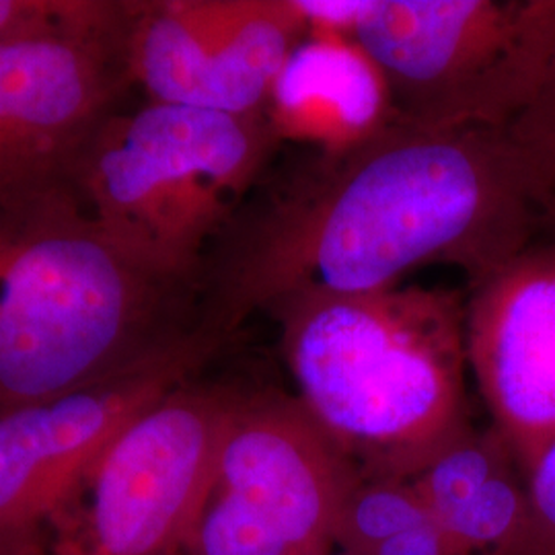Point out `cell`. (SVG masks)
Listing matches in <instances>:
<instances>
[{"instance_id": "5", "label": "cell", "mask_w": 555, "mask_h": 555, "mask_svg": "<svg viewBox=\"0 0 555 555\" xmlns=\"http://www.w3.org/2000/svg\"><path fill=\"white\" fill-rule=\"evenodd\" d=\"M354 40L397 121L504 130L555 43V0H373Z\"/></svg>"}, {"instance_id": "6", "label": "cell", "mask_w": 555, "mask_h": 555, "mask_svg": "<svg viewBox=\"0 0 555 555\" xmlns=\"http://www.w3.org/2000/svg\"><path fill=\"white\" fill-rule=\"evenodd\" d=\"M238 399L188 380L144 410L50 516L48 555H179Z\"/></svg>"}, {"instance_id": "12", "label": "cell", "mask_w": 555, "mask_h": 555, "mask_svg": "<svg viewBox=\"0 0 555 555\" xmlns=\"http://www.w3.org/2000/svg\"><path fill=\"white\" fill-rule=\"evenodd\" d=\"M266 119L278 142L339 153L393 121L383 77L354 38L307 34L272 89Z\"/></svg>"}, {"instance_id": "17", "label": "cell", "mask_w": 555, "mask_h": 555, "mask_svg": "<svg viewBox=\"0 0 555 555\" xmlns=\"http://www.w3.org/2000/svg\"><path fill=\"white\" fill-rule=\"evenodd\" d=\"M525 479L529 494V522L525 539L515 552L555 555V438L537 456Z\"/></svg>"}, {"instance_id": "21", "label": "cell", "mask_w": 555, "mask_h": 555, "mask_svg": "<svg viewBox=\"0 0 555 555\" xmlns=\"http://www.w3.org/2000/svg\"><path fill=\"white\" fill-rule=\"evenodd\" d=\"M330 555H348V554H344V552H337V550H336V552H334V554H330Z\"/></svg>"}, {"instance_id": "15", "label": "cell", "mask_w": 555, "mask_h": 555, "mask_svg": "<svg viewBox=\"0 0 555 555\" xmlns=\"http://www.w3.org/2000/svg\"><path fill=\"white\" fill-rule=\"evenodd\" d=\"M130 9L95 0H0V43L73 41L103 46Z\"/></svg>"}, {"instance_id": "13", "label": "cell", "mask_w": 555, "mask_h": 555, "mask_svg": "<svg viewBox=\"0 0 555 555\" xmlns=\"http://www.w3.org/2000/svg\"><path fill=\"white\" fill-rule=\"evenodd\" d=\"M455 555L516 550L529 522L527 479L494 428L472 424L440 444L412 476Z\"/></svg>"}, {"instance_id": "3", "label": "cell", "mask_w": 555, "mask_h": 555, "mask_svg": "<svg viewBox=\"0 0 555 555\" xmlns=\"http://www.w3.org/2000/svg\"><path fill=\"white\" fill-rule=\"evenodd\" d=\"M188 286L126 254L68 181L0 198V412L91 385L188 336L160 327Z\"/></svg>"}, {"instance_id": "1", "label": "cell", "mask_w": 555, "mask_h": 555, "mask_svg": "<svg viewBox=\"0 0 555 555\" xmlns=\"http://www.w3.org/2000/svg\"><path fill=\"white\" fill-rule=\"evenodd\" d=\"M545 237L500 130H433L393 119L339 153H311L235 224L208 272L198 327L220 344L298 293H373L424 266L469 286Z\"/></svg>"}, {"instance_id": "10", "label": "cell", "mask_w": 555, "mask_h": 555, "mask_svg": "<svg viewBox=\"0 0 555 555\" xmlns=\"http://www.w3.org/2000/svg\"><path fill=\"white\" fill-rule=\"evenodd\" d=\"M469 288L467 366L527 477L555 438V238H537Z\"/></svg>"}, {"instance_id": "16", "label": "cell", "mask_w": 555, "mask_h": 555, "mask_svg": "<svg viewBox=\"0 0 555 555\" xmlns=\"http://www.w3.org/2000/svg\"><path fill=\"white\" fill-rule=\"evenodd\" d=\"M502 134L531 185L545 237L555 238V43L529 100Z\"/></svg>"}, {"instance_id": "19", "label": "cell", "mask_w": 555, "mask_h": 555, "mask_svg": "<svg viewBox=\"0 0 555 555\" xmlns=\"http://www.w3.org/2000/svg\"><path fill=\"white\" fill-rule=\"evenodd\" d=\"M0 555H48L46 547H0Z\"/></svg>"}, {"instance_id": "2", "label": "cell", "mask_w": 555, "mask_h": 555, "mask_svg": "<svg viewBox=\"0 0 555 555\" xmlns=\"http://www.w3.org/2000/svg\"><path fill=\"white\" fill-rule=\"evenodd\" d=\"M459 291L298 293L268 313L297 399L362 474L410 477L469 424Z\"/></svg>"}, {"instance_id": "8", "label": "cell", "mask_w": 555, "mask_h": 555, "mask_svg": "<svg viewBox=\"0 0 555 555\" xmlns=\"http://www.w3.org/2000/svg\"><path fill=\"white\" fill-rule=\"evenodd\" d=\"M219 346L196 327L109 377L0 412V547H46L50 516L119 433Z\"/></svg>"}, {"instance_id": "7", "label": "cell", "mask_w": 555, "mask_h": 555, "mask_svg": "<svg viewBox=\"0 0 555 555\" xmlns=\"http://www.w3.org/2000/svg\"><path fill=\"white\" fill-rule=\"evenodd\" d=\"M360 469L284 393L241 396L179 555H330Z\"/></svg>"}, {"instance_id": "4", "label": "cell", "mask_w": 555, "mask_h": 555, "mask_svg": "<svg viewBox=\"0 0 555 555\" xmlns=\"http://www.w3.org/2000/svg\"><path fill=\"white\" fill-rule=\"evenodd\" d=\"M278 140L266 116L149 103L100 124L70 179L114 243L160 276L196 284Z\"/></svg>"}, {"instance_id": "18", "label": "cell", "mask_w": 555, "mask_h": 555, "mask_svg": "<svg viewBox=\"0 0 555 555\" xmlns=\"http://www.w3.org/2000/svg\"><path fill=\"white\" fill-rule=\"evenodd\" d=\"M307 34L354 38L358 25L369 15L373 0H293Z\"/></svg>"}, {"instance_id": "11", "label": "cell", "mask_w": 555, "mask_h": 555, "mask_svg": "<svg viewBox=\"0 0 555 555\" xmlns=\"http://www.w3.org/2000/svg\"><path fill=\"white\" fill-rule=\"evenodd\" d=\"M112 93L103 46L0 43V198L70 179Z\"/></svg>"}, {"instance_id": "9", "label": "cell", "mask_w": 555, "mask_h": 555, "mask_svg": "<svg viewBox=\"0 0 555 555\" xmlns=\"http://www.w3.org/2000/svg\"><path fill=\"white\" fill-rule=\"evenodd\" d=\"M305 36L293 0H160L130 7L124 59L153 103L266 116Z\"/></svg>"}, {"instance_id": "14", "label": "cell", "mask_w": 555, "mask_h": 555, "mask_svg": "<svg viewBox=\"0 0 555 555\" xmlns=\"http://www.w3.org/2000/svg\"><path fill=\"white\" fill-rule=\"evenodd\" d=\"M336 550L348 555H455L408 477L362 472L341 506Z\"/></svg>"}, {"instance_id": "20", "label": "cell", "mask_w": 555, "mask_h": 555, "mask_svg": "<svg viewBox=\"0 0 555 555\" xmlns=\"http://www.w3.org/2000/svg\"><path fill=\"white\" fill-rule=\"evenodd\" d=\"M500 555H527V554H520V552H508V554H500Z\"/></svg>"}]
</instances>
